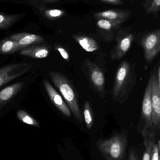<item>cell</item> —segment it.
Returning <instances> with one entry per match:
<instances>
[{
	"label": "cell",
	"mask_w": 160,
	"mask_h": 160,
	"mask_svg": "<svg viewBox=\"0 0 160 160\" xmlns=\"http://www.w3.org/2000/svg\"><path fill=\"white\" fill-rule=\"evenodd\" d=\"M135 82L134 65L127 60L121 62L115 77L112 89L114 100L119 103H124L127 99Z\"/></svg>",
	"instance_id": "cell-1"
},
{
	"label": "cell",
	"mask_w": 160,
	"mask_h": 160,
	"mask_svg": "<svg viewBox=\"0 0 160 160\" xmlns=\"http://www.w3.org/2000/svg\"><path fill=\"white\" fill-rule=\"evenodd\" d=\"M49 76L54 85L65 100L74 116L80 123H81L82 118L78 99L71 84L63 75L58 72H50Z\"/></svg>",
	"instance_id": "cell-2"
},
{
	"label": "cell",
	"mask_w": 160,
	"mask_h": 160,
	"mask_svg": "<svg viewBox=\"0 0 160 160\" xmlns=\"http://www.w3.org/2000/svg\"><path fill=\"white\" fill-rule=\"evenodd\" d=\"M126 145V138L124 133L114 135L109 140L98 143V147L108 160H121L124 157Z\"/></svg>",
	"instance_id": "cell-3"
},
{
	"label": "cell",
	"mask_w": 160,
	"mask_h": 160,
	"mask_svg": "<svg viewBox=\"0 0 160 160\" xmlns=\"http://www.w3.org/2000/svg\"><path fill=\"white\" fill-rule=\"evenodd\" d=\"M152 118V78L150 77L145 90L142 103L141 118L144 123L143 136H155L156 132L153 127Z\"/></svg>",
	"instance_id": "cell-4"
},
{
	"label": "cell",
	"mask_w": 160,
	"mask_h": 160,
	"mask_svg": "<svg viewBox=\"0 0 160 160\" xmlns=\"http://www.w3.org/2000/svg\"><path fill=\"white\" fill-rule=\"evenodd\" d=\"M134 38L130 26L120 28L116 36L115 45L111 52V59L114 61L121 60L130 49Z\"/></svg>",
	"instance_id": "cell-5"
},
{
	"label": "cell",
	"mask_w": 160,
	"mask_h": 160,
	"mask_svg": "<svg viewBox=\"0 0 160 160\" xmlns=\"http://www.w3.org/2000/svg\"><path fill=\"white\" fill-rule=\"evenodd\" d=\"M140 44L143 49L145 59L147 62H151L160 52V28L144 35Z\"/></svg>",
	"instance_id": "cell-6"
},
{
	"label": "cell",
	"mask_w": 160,
	"mask_h": 160,
	"mask_svg": "<svg viewBox=\"0 0 160 160\" xmlns=\"http://www.w3.org/2000/svg\"><path fill=\"white\" fill-rule=\"evenodd\" d=\"M153 124L154 130L160 128V89L157 72L151 74Z\"/></svg>",
	"instance_id": "cell-7"
},
{
	"label": "cell",
	"mask_w": 160,
	"mask_h": 160,
	"mask_svg": "<svg viewBox=\"0 0 160 160\" xmlns=\"http://www.w3.org/2000/svg\"><path fill=\"white\" fill-rule=\"evenodd\" d=\"M31 67L32 65L30 64L19 63L2 68L0 70V86L27 72Z\"/></svg>",
	"instance_id": "cell-8"
},
{
	"label": "cell",
	"mask_w": 160,
	"mask_h": 160,
	"mask_svg": "<svg viewBox=\"0 0 160 160\" xmlns=\"http://www.w3.org/2000/svg\"><path fill=\"white\" fill-rule=\"evenodd\" d=\"M44 85L51 100L55 107H57L65 116L70 117L71 116L70 110L61 95L47 80H44Z\"/></svg>",
	"instance_id": "cell-9"
},
{
	"label": "cell",
	"mask_w": 160,
	"mask_h": 160,
	"mask_svg": "<svg viewBox=\"0 0 160 160\" xmlns=\"http://www.w3.org/2000/svg\"><path fill=\"white\" fill-rule=\"evenodd\" d=\"M126 22V21L99 19L97 22V25L103 32L105 39L107 41H111L113 39L114 34L117 33L121 26Z\"/></svg>",
	"instance_id": "cell-10"
},
{
	"label": "cell",
	"mask_w": 160,
	"mask_h": 160,
	"mask_svg": "<svg viewBox=\"0 0 160 160\" xmlns=\"http://www.w3.org/2000/svg\"><path fill=\"white\" fill-rule=\"evenodd\" d=\"M131 15L128 9H115L97 12L94 17L97 19H106L112 21H126Z\"/></svg>",
	"instance_id": "cell-11"
},
{
	"label": "cell",
	"mask_w": 160,
	"mask_h": 160,
	"mask_svg": "<svg viewBox=\"0 0 160 160\" xmlns=\"http://www.w3.org/2000/svg\"><path fill=\"white\" fill-rule=\"evenodd\" d=\"M88 69L90 79L97 90L101 93L105 91V79L104 74L100 68L88 61Z\"/></svg>",
	"instance_id": "cell-12"
},
{
	"label": "cell",
	"mask_w": 160,
	"mask_h": 160,
	"mask_svg": "<svg viewBox=\"0 0 160 160\" xmlns=\"http://www.w3.org/2000/svg\"><path fill=\"white\" fill-rule=\"evenodd\" d=\"M10 39L17 41L24 48L33 44H39L44 41L42 37L34 34L19 33L10 37Z\"/></svg>",
	"instance_id": "cell-13"
},
{
	"label": "cell",
	"mask_w": 160,
	"mask_h": 160,
	"mask_svg": "<svg viewBox=\"0 0 160 160\" xmlns=\"http://www.w3.org/2000/svg\"><path fill=\"white\" fill-rule=\"evenodd\" d=\"M20 54L34 59H43L48 57L49 50L46 46H35L22 49Z\"/></svg>",
	"instance_id": "cell-14"
},
{
	"label": "cell",
	"mask_w": 160,
	"mask_h": 160,
	"mask_svg": "<svg viewBox=\"0 0 160 160\" xmlns=\"http://www.w3.org/2000/svg\"><path fill=\"white\" fill-rule=\"evenodd\" d=\"M23 82H18L3 88L0 92V108L2 109L6 103L14 97L23 85Z\"/></svg>",
	"instance_id": "cell-15"
},
{
	"label": "cell",
	"mask_w": 160,
	"mask_h": 160,
	"mask_svg": "<svg viewBox=\"0 0 160 160\" xmlns=\"http://www.w3.org/2000/svg\"><path fill=\"white\" fill-rule=\"evenodd\" d=\"M74 38L81 48L87 52H93L99 48V46L96 41L89 37L75 36Z\"/></svg>",
	"instance_id": "cell-16"
},
{
	"label": "cell",
	"mask_w": 160,
	"mask_h": 160,
	"mask_svg": "<svg viewBox=\"0 0 160 160\" xmlns=\"http://www.w3.org/2000/svg\"><path fill=\"white\" fill-rule=\"evenodd\" d=\"M23 48L17 41L8 39L3 40L1 43L0 52L3 54H12L17 51Z\"/></svg>",
	"instance_id": "cell-17"
},
{
	"label": "cell",
	"mask_w": 160,
	"mask_h": 160,
	"mask_svg": "<svg viewBox=\"0 0 160 160\" xmlns=\"http://www.w3.org/2000/svg\"><path fill=\"white\" fill-rule=\"evenodd\" d=\"M144 138V144L145 146V151L143 156L142 160H151L153 155V148L155 142L154 138L155 136L145 135Z\"/></svg>",
	"instance_id": "cell-18"
},
{
	"label": "cell",
	"mask_w": 160,
	"mask_h": 160,
	"mask_svg": "<svg viewBox=\"0 0 160 160\" xmlns=\"http://www.w3.org/2000/svg\"><path fill=\"white\" fill-rule=\"evenodd\" d=\"M17 116L22 122L25 124L36 127H39L38 122L27 112L23 110H19L17 112Z\"/></svg>",
	"instance_id": "cell-19"
},
{
	"label": "cell",
	"mask_w": 160,
	"mask_h": 160,
	"mask_svg": "<svg viewBox=\"0 0 160 160\" xmlns=\"http://www.w3.org/2000/svg\"><path fill=\"white\" fill-rule=\"evenodd\" d=\"M17 15H7L0 14V28L1 30L6 29L11 25L18 18Z\"/></svg>",
	"instance_id": "cell-20"
},
{
	"label": "cell",
	"mask_w": 160,
	"mask_h": 160,
	"mask_svg": "<svg viewBox=\"0 0 160 160\" xmlns=\"http://www.w3.org/2000/svg\"><path fill=\"white\" fill-rule=\"evenodd\" d=\"M84 116L87 128H91L93 124V117L90 103L87 101L85 102Z\"/></svg>",
	"instance_id": "cell-21"
},
{
	"label": "cell",
	"mask_w": 160,
	"mask_h": 160,
	"mask_svg": "<svg viewBox=\"0 0 160 160\" xmlns=\"http://www.w3.org/2000/svg\"><path fill=\"white\" fill-rule=\"evenodd\" d=\"M145 11L148 15L156 17V15L160 11V0H153Z\"/></svg>",
	"instance_id": "cell-22"
},
{
	"label": "cell",
	"mask_w": 160,
	"mask_h": 160,
	"mask_svg": "<svg viewBox=\"0 0 160 160\" xmlns=\"http://www.w3.org/2000/svg\"><path fill=\"white\" fill-rule=\"evenodd\" d=\"M65 14L63 10L58 9H49L45 11V16L49 18H56L62 17Z\"/></svg>",
	"instance_id": "cell-23"
},
{
	"label": "cell",
	"mask_w": 160,
	"mask_h": 160,
	"mask_svg": "<svg viewBox=\"0 0 160 160\" xmlns=\"http://www.w3.org/2000/svg\"><path fill=\"white\" fill-rule=\"evenodd\" d=\"M56 49H57V51L59 52L63 59L67 61H68L69 60V54L65 48L62 47H56Z\"/></svg>",
	"instance_id": "cell-24"
},
{
	"label": "cell",
	"mask_w": 160,
	"mask_h": 160,
	"mask_svg": "<svg viewBox=\"0 0 160 160\" xmlns=\"http://www.w3.org/2000/svg\"><path fill=\"white\" fill-rule=\"evenodd\" d=\"M159 156L158 145L155 143L153 148V155L151 160H159Z\"/></svg>",
	"instance_id": "cell-25"
},
{
	"label": "cell",
	"mask_w": 160,
	"mask_h": 160,
	"mask_svg": "<svg viewBox=\"0 0 160 160\" xmlns=\"http://www.w3.org/2000/svg\"><path fill=\"white\" fill-rule=\"evenodd\" d=\"M106 3L114 5H123L125 4L123 0H100Z\"/></svg>",
	"instance_id": "cell-26"
},
{
	"label": "cell",
	"mask_w": 160,
	"mask_h": 160,
	"mask_svg": "<svg viewBox=\"0 0 160 160\" xmlns=\"http://www.w3.org/2000/svg\"><path fill=\"white\" fill-rule=\"evenodd\" d=\"M129 160H138L135 152L133 150H131L130 153Z\"/></svg>",
	"instance_id": "cell-27"
},
{
	"label": "cell",
	"mask_w": 160,
	"mask_h": 160,
	"mask_svg": "<svg viewBox=\"0 0 160 160\" xmlns=\"http://www.w3.org/2000/svg\"><path fill=\"white\" fill-rule=\"evenodd\" d=\"M152 1H153V0H145V1L143 4V8L145 10H146L147 9V8L148 7V6L150 5L151 3L152 2Z\"/></svg>",
	"instance_id": "cell-28"
},
{
	"label": "cell",
	"mask_w": 160,
	"mask_h": 160,
	"mask_svg": "<svg viewBox=\"0 0 160 160\" xmlns=\"http://www.w3.org/2000/svg\"><path fill=\"white\" fill-rule=\"evenodd\" d=\"M159 85V87L160 89V62L159 66L158 69L157 71Z\"/></svg>",
	"instance_id": "cell-29"
},
{
	"label": "cell",
	"mask_w": 160,
	"mask_h": 160,
	"mask_svg": "<svg viewBox=\"0 0 160 160\" xmlns=\"http://www.w3.org/2000/svg\"><path fill=\"white\" fill-rule=\"evenodd\" d=\"M45 2L49 3H55L59 2V0H43Z\"/></svg>",
	"instance_id": "cell-30"
},
{
	"label": "cell",
	"mask_w": 160,
	"mask_h": 160,
	"mask_svg": "<svg viewBox=\"0 0 160 160\" xmlns=\"http://www.w3.org/2000/svg\"><path fill=\"white\" fill-rule=\"evenodd\" d=\"M158 147H159V152L160 153V143L158 142Z\"/></svg>",
	"instance_id": "cell-31"
},
{
	"label": "cell",
	"mask_w": 160,
	"mask_h": 160,
	"mask_svg": "<svg viewBox=\"0 0 160 160\" xmlns=\"http://www.w3.org/2000/svg\"><path fill=\"white\" fill-rule=\"evenodd\" d=\"M159 160H160V156H159Z\"/></svg>",
	"instance_id": "cell-32"
},
{
	"label": "cell",
	"mask_w": 160,
	"mask_h": 160,
	"mask_svg": "<svg viewBox=\"0 0 160 160\" xmlns=\"http://www.w3.org/2000/svg\"><path fill=\"white\" fill-rule=\"evenodd\" d=\"M160 142V141H159V142Z\"/></svg>",
	"instance_id": "cell-33"
}]
</instances>
